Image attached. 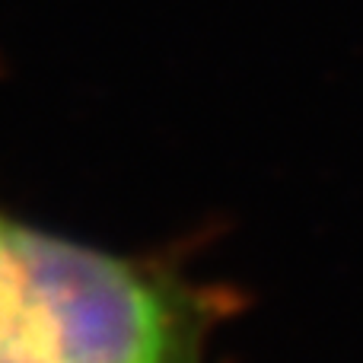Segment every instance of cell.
I'll use <instances>...</instances> for the list:
<instances>
[{
	"instance_id": "1",
	"label": "cell",
	"mask_w": 363,
	"mask_h": 363,
	"mask_svg": "<svg viewBox=\"0 0 363 363\" xmlns=\"http://www.w3.org/2000/svg\"><path fill=\"white\" fill-rule=\"evenodd\" d=\"M220 287L0 204V363H211Z\"/></svg>"
}]
</instances>
